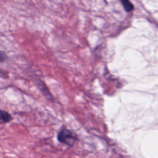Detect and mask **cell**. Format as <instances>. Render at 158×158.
<instances>
[{
    "mask_svg": "<svg viewBox=\"0 0 158 158\" xmlns=\"http://www.w3.org/2000/svg\"><path fill=\"white\" fill-rule=\"evenodd\" d=\"M0 120L4 123H8L12 120V117L7 111L0 109Z\"/></svg>",
    "mask_w": 158,
    "mask_h": 158,
    "instance_id": "7a4b0ae2",
    "label": "cell"
},
{
    "mask_svg": "<svg viewBox=\"0 0 158 158\" xmlns=\"http://www.w3.org/2000/svg\"><path fill=\"white\" fill-rule=\"evenodd\" d=\"M57 140L62 143L72 146L77 139V135L65 127H63L57 134Z\"/></svg>",
    "mask_w": 158,
    "mask_h": 158,
    "instance_id": "6da1fadb",
    "label": "cell"
},
{
    "mask_svg": "<svg viewBox=\"0 0 158 158\" xmlns=\"http://www.w3.org/2000/svg\"><path fill=\"white\" fill-rule=\"evenodd\" d=\"M121 2L123 5L124 9L127 12H130L133 9V5L131 4V2L127 0H122Z\"/></svg>",
    "mask_w": 158,
    "mask_h": 158,
    "instance_id": "3957f363",
    "label": "cell"
}]
</instances>
